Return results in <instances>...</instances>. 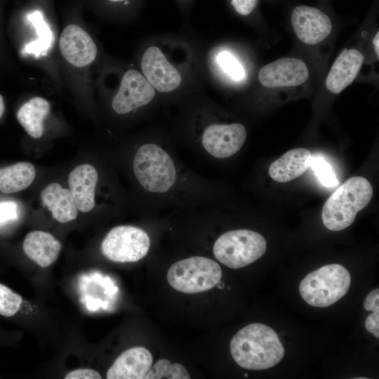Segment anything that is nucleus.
<instances>
[{
    "label": "nucleus",
    "mask_w": 379,
    "mask_h": 379,
    "mask_svg": "<svg viewBox=\"0 0 379 379\" xmlns=\"http://www.w3.org/2000/svg\"><path fill=\"white\" fill-rule=\"evenodd\" d=\"M220 266L213 260L193 256L173 263L167 272V280L175 290L197 293L211 289L222 278Z\"/></svg>",
    "instance_id": "423d86ee"
},
{
    "label": "nucleus",
    "mask_w": 379,
    "mask_h": 379,
    "mask_svg": "<svg viewBox=\"0 0 379 379\" xmlns=\"http://www.w3.org/2000/svg\"><path fill=\"white\" fill-rule=\"evenodd\" d=\"M50 110L51 105L47 100L34 97L20 107L17 119L29 135L39 138L44 133V121Z\"/></svg>",
    "instance_id": "aec40b11"
},
{
    "label": "nucleus",
    "mask_w": 379,
    "mask_h": 379,
    "mask_svg": "<svg viewBox=\"0 0 379 379\" xmlns=\"http://www.w3.org/2000/svg\"><path fill=\"white\" fill-rule=\"evenodd\" d=\"M291 19L296 36L306 44L313 45L322 41L332 29L328 15L314 7L298 6L293 10Z\"/></svg>",
    "instance_id": "9d476101"
},
{
    "label": "nucleus",
    "mask_w": 379,
    "mask_h": 379,
    "mask_svg": "<svg viewBox=\"0 0 379 379\" xmlns=\"http://www.w3.org/2000/svg\"><path fill=\"white\" fill-rule=\"evenodd\" d=\"M309 77L305 63L300 59L282 58L263 66L258 72L260 83L267 88L296 86Z\"/></svg>",
    "instance_id": "9b49d317"
},
{
    "label": "nucleus",
    "mask_w": 379,
    "mask_h": 379,
    "mask_svg": "<svg viewBox=\"0 0 379 379\" xmlns=\"http://www.w3.org/2000/svg\"><path fill=\"white\" fill-rule=\"evenodd\" d=\"M151 246L149 234L133 225H118L109 230L101 243V252L108 260L135 262L147 255Z\"/></svg>",
    "instance_id": "0eeeda50"
},
{
    "label": "nucleus",
    "mask_w": 379,
    "mask_h": 379,
    "mask_svg": "<svg viewBox=\"0 0 379 379\" xmlns=\"http://www.w3.org/2000/svg\"><path fill=\"white\" fill-rule=\"evenodd\" d=\"M36 171L29 162H18L0 168V191L11 194L27 188L34 181Z\"/></svg>",
    "instance_id": "412c9836"
},
{
    "label": "nucleus",
    "mask_w": 379,
    "mask_h": 379,
    "mask_svg": "<svg viewBox=\"0 0 379 379\" xmlns=\"http://www.w3.org/2000/svg\"><path fill=\"white\" fill-rule=\"evenodd\" d=\"M230 352L241 368L257 371L279 364L285 350L274 329L253 323L242 328L232 338Z\"/></svg>",
    "instance_id": "f03ea898"
},
{
    "label": "nucleus",
    "mask_w": 379,
    "mask_h": 379,
    "mask_svg": "<svg viewBox=\"0 0 379 379\" xmlns=\"http://www.w3.org/2000/svg\"><path fill=\"white\" fill-rule=\"evenodd\" d=\"M189 379L190 375L187 370L178 363L171 364L166 359L158 360L154 365H152L145 379Z\"/></svg>",
    "instance_id": "5701e85b"
},
{
    "label": "nucleus",
    "mask_w": 379,
    "mask_h": 379,
    "mask_svg": "<svg viewBox=\"0 0 379 379\" xmlns=\"http://www.w3.org/2000/svg\"><path fill=\"white\" fill-rule=\"evenodd\" d=\"M373 193L366 178H350L326 201L321 211L323 224L331 231L346 229L353 223L357 213L370 203Z\"/></svg>",
    "instance_id": "7ed1b4c3"
},
{
    "label": "nucleus",
    "mask_w": 379,
    "mask_h": 379,
    "mask_svg": "<svg viewBox=\"0 0 379 379\" xmlns=\"http://www.w3.org/2000/svg\"><path fill=\"white\" fill-rule=\"evenodd\" d=\"M22 298L18 293L0 284V314L12 317L18 311Z\"/></svg>",
    "instance_id": "393cba45"
},
{
    "label": "nucleus",
    "mask_w": 379,
    "mask_h": 379,
    "mask_svg": "<svg viewBox=\"0 0 379 379\" xmlns=\"http://www.w3.org/2000/svg\"><path fill=\"white\" fill-rule=\"evenodd\" d=\"M18 216V206L12 201L0 203V224L14 220Z\"/></svg>",
    "instance_id": "cd10ccee"
},
{
    "label": "nucleus",
    "mask_w": 379,
    "mask_h": 379,
    "mask_svg": "<svg viewBox=\"0 0 379 379\" xmlns=\"http://www.w3.org/2000/svg\"><path fill=\"white\" fill-rule=\"evenodd\" d=\"M62 245L49 232L34 230L29 232L22 244L25 254L41 267H48L58 258Z\"/></svg>",
    "instance_id": "f3484780"
},
{
    "label": "nucleus",
    "mask_w": 379,
    "mask_h": 379,
    "mask_svg": "<svg viewBox=\"0 0 379 379\" xmlns=\"http://www.w3.org/2000/svg\"><path fill=\"white\" fill-rule=\"evenodd\" d=\"M246 137V128L240 123L211 124L202 131L197 151L207 158L227 159L241 149Z\"/></svg>",
    "instance_id": "6e6552de"
},
{
    "label": "nucleus",
    "mask_w": 379,
    "mask_h": 379,
    "mask_svg": "<svg viewBox=\"0 0 379 379\" xmlns=\"http://www.w3.org/2000/svg\"><path fill=\"white\" fill-rule=\"evenodd\" d=\"M27 20L32 25L37 34L36 39L25 44L22 50L24 55L39 57L46 55L52 48L54 35L50 25L46 21L43 13L39 10L30 12Z\"/></svg>",
    "instance_id": "4be33fe9"
},
{
    "label": "nucleus",
    "mask_w": 379,
    "mask_h": 379,
    "mask_svg": "<svg viewBox=\"0 0 379 379\" xmlns=\"http://www.w3.org/2000/svg\"><path fill=\"white\" fill-rule=\"evenodd\" d=\"M267 249L265 239L260 233L247 229L227 231L214 242L213 253L222 264L239 269L260 258Z\"/></svg>",
    "instance_id": "39448f33"
},
{
    "label": "nucleus",
    "mask_w": 379,
    "mask_h": 379,
    "mask_svg": "<svg viewBox=\"0 0 379 379\" xmlns=\"http://www.w3.org/2000/svg\"><path fill=\"white\" fill-rule=\"evenodd\" d=\"M155 95L154 88L139 72L127 71L120 88L112 101V107L118 114H126L149 104Z\"/></svg>",
    "instance_id": "1a4fd4ad"
},
{
    "label": "nucleus",
    "mask_w": 379,
    "mask_h": 379,
    "mask_svg": "<svg viewBox=\"0 0 379 379\" xmlns=\"http://www.w3.org/2000/svg\"><path fill=\"white\" fill-rule=\"evenodd\" d=\"M43 205L50 211L53 219L60 223L75 220L78 208L69 190L58 182L48 185L41 192Z\"/></svg>",
    "instance_id": "a211bd4d"
},
{
    "label": "nucleus",
    "mask_w": 379,
    "mask_h": 379,
    "mask_svg": "<svg viewBox=\"0 0 379 379\" xmlns=\"http://www.w3.org/2000/svg\"><path fill=\"white\" fill-rule=\"evenodd\" d=\"M364 307L367 311H379V289L370 292L364 302Z\"/></svg>",
    "instance_id": "7c9ffc66"
},
{
    "label": "nucleus",
    "mask_w": 379,
    "mask_h": 379,
    "mask_svg": "<svg viewBox=\"0 0 379 379\" xmlns=\"http://www.w3.org/2000/svg\"><path fill=\"white\" fill-rule=\"evenodd\" d=\"M4 111V99L1 95L0 94V118L2 117Z\"/></svg>",
    "instance_id": "473e14b6"
},
{
    "label": "nucleus",
    "mask_w": 379,
    "mask_h": 379,
    "mask_svg": "<svg viewBox=\"0 0 379 379\" xmlns=\"http://www.w3.org/2000/svg\"><path fill=\"white\" fill-rule=\"evenodd\" d=\"M217 61L220 67L233 79L239 81L245 76V72L240 62L230 53L224 51L219 53Z\"/></svg>",
    "instance_id": "a878e982"
},
{
    "label": "nucleus",
    "mask_w": 379,
    "mask_h": 379,
    "mask_svg": "<svg viewBox=\"0 0 379 379\" xmlns=\"http://www.w3.org/2000/svg\"><path fill=\"white\" fill-rule=\"evenodd\" d=\"M131 170L149 208H208L213 201L208 179L185 166L162 143L140 144L134 151Z\"/></svg>",
    "instance_id": "f257e3e1"
},
{
    "label": "nucleus",
    "mask_w": 379,
    "mask_h": 379,
    "mask_svg": "<svg viewBox=\"0 0 379 379\" xmlns=\"http://www.w3.org/2000/svg\"><path fill=\"white\" fill-rule=\"evenodd\" d=\"M151 352L143 347H134L122 352L108 369L107 379H145L152 365Z\"/></svg>",
    "instance_id": "4468645a"
},
{
    "label": "nucleus",
    "mask_w": 379,
    "mask_h": 379,
    "mask_svg": "<svg viewBox=\"0 0 379 379\" xmlns=\"http://www.w3.org/2000/svg\"><path fill=\"white\" fill-rule=\"evenodd\" d=\"M351 284L348 270L339 264H329L314 270L300 281L299 292L310 305L327 307L347 293Z\"/></svg>",
    "instance_id": "20e7f679"
},
{
    "label": "nucleus",
    "mask_w": 379,
    "mask_h": 379,
    "mask_svg": "<svg viewBox=\"0 0 379 379\" xmlns=\"http://www.w3.org/2000/svg\"><path fill=\"white\" fill-rule=\"evenodd\" d=\"M379 32L376 33L375 36L373 39V45L374 46L375 52L377 55L378 58H379Z\"/></svg>",
    "instance_id": "2f4dec72"
},
{
    "label": "nucleus",
    "mask_w": 379,
    "mask_h": 379,
    "mask_svg": "<svg viewBox=\"0 0 379 379\" xmlns=\"http://www.w3.org/2000/svg\"><path fill=\"white\" fill-rule=\"evenodd\" d=\"M65 379H100V374L91 368H78L69 371L65 376Z\"/></svg>",
    "instance_id": "c85d7f7f"
},
{
    "label": "nucleus",
    "mask_w": 379,
    "mask_h": 379,
    "mask_svg": "<svg viewBox=\"0 0 379 379\" xmlns=\"http://www.w3.org/2000/svg\"><path fill=\"white\" fill-rule=\"evenodd\" d=\"M368 315L365 321L366 330L377 338H379V311H374Z\"/></svg>",
    "instance_id": "c756f323"
},
{
    "label": "nucleus",
    "mask_w": 379,
    "mask_h": 379,
    "mask_svg": "<svg viewBox=\"0 0 379 379\" xmlns=\"http://www.w3.org/2000/svg\"><path fill=\"white\" fill-rule=\"evenodd\" d=\"M230 3L237 13L248 16L257 8L258 0H230Z\"/></svg>",
    "instance_id": "bb28decb"
},
{
    "label": "nucleus",
    "mask_w": 379,
    "mask_h": 379,
    "mask_svg": "<svg viewBox=\"0 0 379 379\" xmlns=\"http://www.w3.org/2000/svg\"><path fill=\"white\" fill-rule=\"evenodd\" d=\"M312 154L305 148H295L273 161L268 173L278 182H287L302 175L310 167Z\"/></svg>",
    "instance_id": "6ab92c4d"
},
{
    "label": "nucleus",
    "mask_w": 379,
    "mask_h": 379,
    "mask_svg": "<svg viewBox=\"0 0 379 379\" xmlns=\"http://www.w3.org/2000/svg\"><path fill=\"white\" fill-rule=\"evenodd\" d=\"M358 50L344 49L337 57L326 79V88L334 94L342 92L354 80L364 62Z\"/></svg>",
    "instance_id": "dca6fc26"
},
{
    "label": "nucleus",
    "mask_w": 379,
    "mask_h": 379,
    "mask_svg": "<svg viewBox=\"0 0 379 379\" xmlns=\"http://www.w3.org/2000/svg\"><path fill=\"white\" fill-rule=\"evenodd\" d=\"M310 167L324 186L334 187L339 183L331 164L322 157L312 155Z\"/></svg>",
    "instance_id": "b1692460"
},
{
    "label": "nucleus",
    "mask_w": 379,
    "mask_h": 379,
    "mask_svg": "<svg viewBox=\"0 0 379 379\" xmlns=\"http://www.w3.org/2000/svg\"><path fill=\"white\" fill-rule=\"evenodd\" d=\"M60 49L68 62L79 67L89 65L97 55V47L91 37L76 25H69L62 31Z\"/></svg>",
    "instance_id": "ddd939ff"
},
{
    "label": "nucleus",
    "mask_w": 379,
    "mask_h": 379,
    "mask_svg": "<svg viewBox=\"0 0 379 379\" xmlns=\"http://www.w3.org/2000/svg\"><path fill=\"white\" fill-rule=\"evenodd\" d=\"M112 2H114V3H118V2H122V1H125L126 0H109Z\"/></svg>",
    "instance_id": "72a5a7b5"
},
{
    "label": "nucleus",
    "mask_w": 379,
    "mask_h": 379,
    "mask_svg": "<svg viewBox=\"0 0 379 379\" xmlns=\"http://www.w3.org/2000/svg\"><path fill=\"white\" fill-rule=\"evenodd\" d=\"M141 68L146 79L159 92L173 91L181 83L182 78L178 71L156 46L146 50L142 58Z\"/></svg>",
    "instance_id": "f8f14e48"
},
{
    "label": "nucleus",
    "mask_w": 379,
    "mask_h": 379,
    "mask_svg": "<svg viewBox=\"0 0 379 379\" xmlns=\"http://www.w3.org/2000/svg\"><path fill=\"white\" fill-rule=\"evenodd\" d=\"M98 182V171L89 164L78 165L69 173V190L79 211L88 213L94 208Z\"/></svg>",
    "instance_id": "2eb2a0df"
}]
</instances>
